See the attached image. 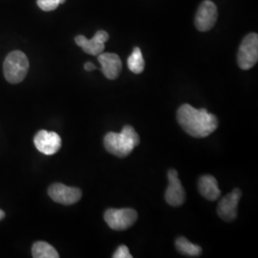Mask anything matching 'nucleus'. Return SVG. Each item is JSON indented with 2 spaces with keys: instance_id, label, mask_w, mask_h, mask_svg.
Masks as SVG:
<instances>
[{
  "instance_id": "nucleus-1",
  "label": "nucleus",
  "mask_w": 258,
  "mask_h": 258,
  "mask_svg": "<svg viewBox=\"0 0 258 258\" xmlns=\"http://www.w3.org/2000/svg\"><path fill=\"white\" fill-rule=\"evenodd\" d=\"M177 120L181 127L194 138H206L218 127V120L215 115L205 108L196 109L186 103L177 111Z\"/></svg>"
},
{
  "instance_id": "nucleus-2",
  "label": "nucleus",
  "mask_w": 258,
  "mask_h": 258,
  "mask_svg": "<svg viewBox=\"0 0 258 258\" xmlns=\"http://www.w3.org/2000/svg\"><path fill=\"white\" fill-rule=\"evenodd\" d=\"M5 79L10 83H21L29 71V60L21 51H13L6 56L3 64Z\"/></svg>"
},
{
  "instance_id": "nucleus-3",
  "label": "nucleus",
  "mask_w": 258,
  "mask_h": 258,
  "mask_svg": "<svg viewBox=\"0 0 258 258\" xmlns=\"http://www.w3.org/2000/svg\"><path fill=\"white\" fill-rule=\"evenodd\" d=\"M104 220L114 231H124L137 221L138 213L133 209H109L104 212Z\"/></svg>"
},
{
  "instance_id": "nucleus-4",
  "label": "nucleus",
  "mask_w": 258,
  "mask_h": 258,
  "mask_svg": "<svg viewBox=\"0 0 258 258\" xmlns=\"http://www.w3.org/2000/svg\"><path fill=\"white\" fill-rule=\"evenodd\" d=\"M258 36L257 34H249L243 39L240 45L237 63L242 70H249L257 63Z\"/></svg>"
},
{
  "instance_id": "nucleus-5",
  "label": "nucleus",
  "mask_w": 258,
  "mask_h": 258,
  "mask_svg": "<svg viewBox=\"0 0 258 258\" xmlns=\"http://www.w3.org/2000/svg\"><path fill=\"white\" fill-rule=\"evenodd\" d=\"M103 144L109 153L120 158L128 156L136 148L135 143L121 132L107 133L103 139Z\"/></svg>"
},
{
  "instance_id": "nucleus-6",
  "label": "nucleus",
  "mask_w": 258,
  "mask_h": 258,
  "mask_svg": "<svg viewBox=\"0 0 258 258\" xmlns=\"http://www.w3.org/2000/svg\"><path fill=\"white\" fill-rule=\"evenodd\" d=\"M218 11L216 5L211 0H205L199 6L195 17V26L201 31H210L216 23Z\"/></svg>"
},
{
  "instance_id": "nucleus-7",
  "label": "nucleus",
  "mask_w": 258,
  "mask_h": 258,
  "mask_svg": "<svg viewBox=\"0 0 258 258\" xmlns=\"http://www.w3.org/2000/svg\"><path fill=\"white\" fill-rule=\"evenodd\" d=\"M48 194L55 203L65 206L78 203L82 198V190L77 187L67 186L63 184H53L48 189Z\"/></svg>"
},
{
  "instance_id": "nucleus-8",
  "label": "nucleus",
  "mask_w": 258,
  "mask_h": 258,
  "mask_svg": "<svg viewBox=\"0 0 258 258\" xmlns=\"http://www.w3.org/2000/svg\"><path fill=\"white\" fill-rule=\"evenodd\" d=\"M37 150L44 155H54L61 148V138L55 132L40 130L34 138Z\"/></svg>"
},
{
  "instance_id": "nucleus-9",
  "label": "nucleus",
  "mask_w": 258,
  "mask_h": 258,
  "mask_svg": "<svg viewBox=\"0 0 258 258\" xmlns=\"http://www.w3.org/2000/svg\"><path fill=\"white\" fill-rule=\"evenodd\" d=\"M167 177L169 184L165 194L166 203L172 207H179L183 205L185 200L184 187L178 178V172L175 169H169Z\"/></svg>"
},
{
  "instance_id": "nucleus-10",
  "label": "nucleus",
  "mask_w": 258,
  "mask_h": 258,
  "mask_svg": "<svg viewBox=\"0 0 258 258\" xmlns=\"http://www.w3.org/2000/svg\"><path fill=\"white\" fill-rule=\"evenodd\" d=\"M241 195L242 192L239 188H234L231 194L226 195L219 202L217 213L221 219L230 222L236 218Z\"/></svg>"
},
{
  "instance_id": "nucleus-11",
  "label": "nucleus",
  "mask_w": 258,
  "mask_h": 258,
  "mask_svg": "<svg viewBox=\"0 0 258 258\" xmlns=\"http://www.w3.org/2000/svg\"><path fill=\"white\" fill-rule=\"evenodd\" d=\"M109 39V35L103 31H98L91 39H87L84 36H78L75 38L76 43L83 49L86 54L99 55L104 50V43Z\"/></svg>"
},
{
  "instance_id": "nucleus-12",
  "label": "nucleus",
  "mask_w": 258,
  "mask_h": 258,
  "mask_svg": "<svg viewBox=\"0 0 258 258\" xmlns=\"http://www.w3.org/2000/svg\"><path fill=\"white\" fill-rule=\"evenodd\" d=\"M98 60L102 65V74L108 80H116L120 76L122 63L120 56L113 53H102L98 56Z\"/></svg>"
},
{
  "instance_id": "nucleus-13",
  "label": "nucleus",
  "mask_w": 258,
  "mask_h": 258,
  "mask_svg": "<svg viewBox=\"0 0 258 258\" xmlns=\"http://www.w3.org/2000/svg\"><path fill=\"white\" fill-rule=\"evenodd\" d=\"M198 189L201 195L209 201H215L221 195L217 180L212 175L200 177L198 181Z\"/></svg>"
},
{
  "instance_id": "nucleus-14",
  "label": "nucleus",
  "mask_w": 258,
  "mask_h": 258,
  "mask_svg": "<svg viewBox=\"0 0 258 258\" xmlns=\"http://www.w3.org/2000/svg\"><path fill=\"white\" fill-rule=\"evenodd\" d=\"M177 250L186 256L190 257H198L202 254V248L198 245L192 244L185 237H179L175 242Z\"/></svg>"
},
{
  "instance_id": "nucleus-15",
  "label": "nucleus",
  "mask_w": 258,
  "mask_h": 258,
  "mask_svg": "<svg viewBox=\"0 0 258 258\" xmlns=\"http://www.w3.org/2000/svg\"><path fill=\"white\" fill-rule=\"evenodd\" d=\"M32 254L35 258H58L59 255L53 246L43 241H38L33 245Z\"/></svg>"
},
{
  "instance_id": "nucleus-16",
  "label": "nucleus",
  "mask_w": 258,
  "mask_h": 258,
  "mask_svg": "<svg viewBox=\"0 0 258 258\" xmlns=\"http://www.w3.org/2000/svg\"><path fill=\"white\" fill-rule=\"evenodd\" d=\"M127 65H128L129 70L134 74L143 73L145 69V59L143 57L142 51L139 47H136L133 50L132 54L129 55Z\"/></svg>"
},
{
  "instance_id": "nucleus-17",
  "label": "nucleus",
  "mask_w": 258,
  "mask_h": 258,
  "mask_svg": "<svg viewBox=\"0 0 258 258\" xmlns=\"http://www.w3.org/2000/svg\"><path fill=\"white\" fill-rule=\"evenodd\" d=\"M66 0H37V6L45 12L54 11L58 5L63 4Z\"/></svg>"
},
{
  "instance_id": "nucleus-18",
  "label": "nucleus",
  "mask_w": 258,
  "mask_h": 258,
  "mask_svg": "<svg viewBox=\"0 0 258 258\" xmlns=\"http://www.w3.org/2000/svg\"><path fill=\"white\" fill-rule=\"evenodd\" d=\"M120 132L123 133L124 135H126L128 138L131 139L135 143L136 147L140 145V137H139V135L134 127H132L130 125H124Z\"/></svg>"
},
{
  "instance_id": "nucleus-19",
  "label": "nucleus",
  "mask_w": 258,
  "mask_h": 258,
  "mask_svg": "<svg viewBox=\"0 0 258 258\" xmlns=\"http://www.w3.org/2000/svg\"><path fill=\"white\" fill-rule=\"evenodd\" d=\"M132 255L130 254L128 248L124 245L120 246L117 250L115 251V253L113 254V258H131Z\"/></svg>"
},
{
  "instance_id": "nucleus-20",
  "label": "nucleus",
  "mask_w": 258,
  "mask_h": 258,
  "mask_svg": "<svg viewBox=\"0 0 258 258\" xmlns=\"http://www.w3.org/2000/svg\"><path fill=\"white\" fill-rule=\"evenodd\" d=\"M84 69H85L86 71L90 72V71H93V70H96L97 67L93 64L92 62H86V63L84 64Z\"/></svg>"
},
{
  "instance_id": "nucleus-21",
  "label": "nucleus",
  "mask_w": 258,
  "mask_h": 258,
  "mask_svg": "<svg viewBox=\"0 0 258 258\" xmlns=\"http://www.w3.org/2000/svg\"><path fill=\"white\" fill-rule=\"evenodd\" d=\"M4 217H5V213H4L3 211L0 210V220H2Z\"/></svg>"
}]
</instances>
